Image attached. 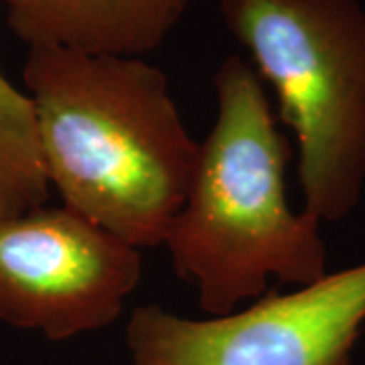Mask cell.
Segmentation results:
<instances>
[{
	"label": "cell",
	"mask_w": 365,
	"mask_h": 365,
	"mask_svg": "<svg viewBox=\"0 0 365 365\" xmlns=\"http://www.w3.org/2000/svg\"><path fill=\"white\" fill-rule=\"evenodd\" d=\"M23 81L63 205L134 248L163 246L201 158L165 71L143 57L29 47Z\"/></svg>",
	"instance_id": "6da1fadb"
},
{
	"label": "cell",
	"mask_w": 365,
	"mask_h": 365,
	"mask_svg": "<svg viewBox=\"0 0 365 365\" xmlns=\"http://www.w3.org/2000/svg\"><path fill=\"white\" fill-rule=\"evenodd\" d=\"M213 90L215 122L163 246L175 274L197 288L199 309L222 317L242 300L264 297L270 278L300 287L321 280L327 250L321 222L288 205L290 146L254 67L227 55Z\"/></svg>",
	"instance_id": "7a4b0ae2"
},
{
	"label": "cell",
	"mask_w": 365,
	"mask_h": 365,
	"mask_svg": "<svg viewBox=\"0 0 365 365\" xmlns=\"http://www.w3.org/2000/svg\"><path fill=\"white\" fill-rule=\"evenodd\" d=\"M299 143L304 213L341 222L365 185V9L357 0H220Z\"/></svg>",
	"instance_id": "3957f363"
},
{
	"label": "cell",
	"mask_w": 365,
	"mask_h": 365,
	"mask_svg": "<svg viewBox=\"0 0 365 365\" xmlns=\"http://www.w3.org/2000/svg\"><path fill=\"white\" fill-rule=\"evenodd\" d=\"M365 323V262L240 313L187 319L158 304L132 311L126 365H349Z\"/></svg>",
	"instance_id": "277c9868"
},
{
	"label": "cell",
	"mask_w": 365,
	"mask_h": 365,
	"mask_svg": "<svg viewBox=\"0 0 365 365\" xmlns=\"http://www.w3.org/2000/svg\"><path fill=\"white\" fill-rule=\"evenodd\" d=\"M143 280V254L73 209L0 217V321L66 341L110 327Z\"/></svg>",
	"instance_id": "5b68a950"
},
{
	"label": "cell",
	"mask_w": 365,
	"mask_h": 365,
	"mask_svg": "<svg viewBox=\"0 0 365 365\" xmlns=\"http://www.w3.org/2000/svg\"><path fill=\"white\" fill-rule=\"evenodd\" d=\"M195 0H2L29 47L143 57L158 49Z\"/></svg>",
	"instance_id": "8992f818"
},
{
	"label": "cell",
	"mask_w": 365,
	"mask_h": 365,
	"mask_svg": "<svg viewBox=\"0 0 365 365\" xmlns=\"http://www.w3.org/2000/svg\"><path fill=\"white\" fill-rule=\"evenodd\" d=\"M47 197L33 102L0 73V217L43 207Z\"/></svg>",
	"instance_id": "52a82bcc"
}]
</instances>
